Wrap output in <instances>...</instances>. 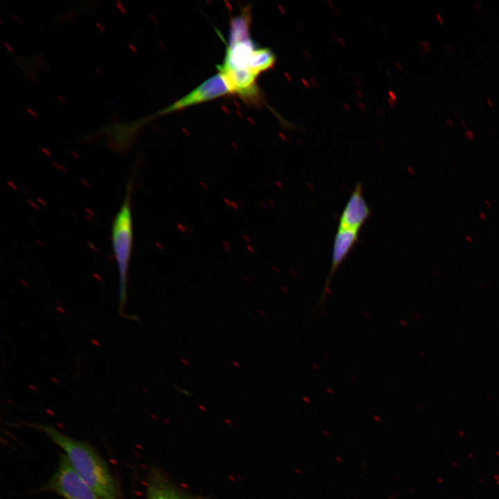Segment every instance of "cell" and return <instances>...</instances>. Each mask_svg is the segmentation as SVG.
I'll return each mask as SVG.
<instances>
[{
  "label": "cell",
  "mask_w": 499,
  "mask_h": 499,
  "mask_svg": "<svg viewBox=\"0 0 499 499\" xmlns=\"http://www.w3.org/2000/svg\"><path fill=\"white\" fill-rule=\"evenodd\" d=\"M446 122L447 125H448L450 128H453V127H454V124H453V121H452V120H451L450 119L446 118Z\"/></svg>",
  "instance_id": "8fae6325"
},
{
  "label": "cell",
  "mask_w": 499,
  "mask_h": 499,
  "mask_svg": "<svg viewBox=\"0 0 499 499\" xmlns=\"http://www.w3.org/2000/svg\"><path fill=\"white\" fill-rule=\"evenodd\" d=\"M465 136H466V137L468 139H474V137H475L474 133H473V131L471 130H467L465 132Z\"/></svg>",
  "instance_id": "9c48e42d"
},
{
  "label": "cell",
  "mask_w": 499,
  "mask_h": 499,
  "mask_svg": "<svg viewBox=\"0 0 499 499\" xmlns=\"http://www.w3.org/2000/svg\"><path fill=\"white\" fill-rule=\"evenodd\" d=\"M488 132H489V134L491 136H493V132H492V131H491V130H489Z\"/></svg>",
  "instance_id": "e0dca14e"
},
{
  "label": "cell",
  "mask_w": 499,
  "mask_h": 499,
  "mask_svg": "<svg viewBox=\"0 0 499 499\" xmlns=\"http://www.w3.org/2000/svg\"><path fill=\"white\" fill-rule=\"evenodd\" d=\"M34 427L62 449L75 471L101 499H118L116 482L106 462L90 444L72 438L49 424Z\"/></svg>",
  "instance_id": "6da1fadb"
},
{
  "label": "cell",
  "mask_w": 499,
  "mask_h": 499,
  "mask_svg": "<svg viewBox=\"0 0 499 499\" xmlns=\"http://www.w3.org/2000/svg\"><path fill=\"white\" fill-rule=\"evenodd\" d=\"M145 499H209L191 494L173 482L161 470L152 468L148 475Z\"/></svg>",
  "instance_id": "ba28073f"
},
{
  "label": "cell",
  "mask_w": 499,
  "mask_h": 499,
  "mask_svg": "<svg viewBox=\"0 0 499 499\" xmlns=\"http://www.w3.org/2000/svg\"><path fill=\"white\" fill-rule=\"evenodd\" d=\"M359 233L360 231H357L338 228L333 243L331 267L322 292L318 299L317 306L321 307L324 306L330 293L333 279L358 241Z\"/></svg>",
  "instance_id": "8992f818"
},
{
  "label": "cell",
  "mask_w": 499,
  "mask_h": 499,
  "mask_svg": "<svg viewBox=\"0 0 499 499\" xmlns=\"http://www.w3.org/2000/svg\"><path fill=\"white\" fill-rule=\"evenodd\" d=\"M42 490L64 499H101L75 471L64 453L60 456L56 470Z\"/></svg>",
  "instance_id": "277c9868"
},
{
  "label": "cell",
  "mask_w": 499,
  "mask_h": 499,
  "mask_svg": "<svg viewBox=\"0 0 499 499\" xmlns=\"http://www.w3.org/2000/svg\"><path fill=\"white\" fill-rule=\"evenodd\" d=\"M473 6H474V8H475V10H476L478 13H480V12H481V8H480L479 4L477 3H473Z\"/></svg>",
  "instance_id": "4fadbf2b"
},
{
  "label": "cell",
  "mask_w": 499,
  "mask_h": 499,
  "mask_svg": "<svg viewBox=\"0 0 499 499\" xmlns=\"http://www.w3.org/2000/svg\"><path fill=\"white\" fill-rule=\"evenodd\" d=\"M272 55L268 48L258 47L250 37V26L236 24L229 28V39L220 71L251 74L258 77L268 71Z\"/></svg>",
  "instance_id": "3957f363"
},
{
  "label": "cell",
  "mask_w": 499,
  "mask_h": 499,
  "mask_svg": "<svg viewBox=\"0 0 499 499\" xmlns=\"http://www.w3.org/2000/svg\"><path fill=\"white\" fill-rule=\"evenodd\" d=\"M446 48L447 51H448L449 53H452L453 52V49H452V47L450 46V44H446Z\"/></svg>",
  "instance_id": "5bb4252c"
},
{
  "label": "cell",
  "mask_w": 499,
  "mask_h": 499,
  "mask_svg": "<svg viewBox=\"0 0 499 499\" xmlns=\"http://www.w3.org/2000/svg\"><path fill=\"white\" fill-rule=\"evenodd\" d=\"M229 94H231L229 87L222 75L218 72L188 94L159 112L157 116L180 111Z\"/></svg>",
  "instance_id": "5b68a950"
},
{
  "label": "cell",
  "mask_w": 499,
  "mask_h": 499,
  "mask_svg": "<svg viewBox=\"0 0 499 499\" xmlns=\"http://www.w3.org/2000/svg\"><path fill=\"white\" fill-rule=\"evenodd\" d=\"M486 101H487V103L488 106H489L490 108H493V107H494V103H493V102L492 101L491 99H490V98H487Z\"/></svg>",
  "instance_id": "30bf717a"
},
{
  "label": "cell",
  "mask_w": 499,
  "mask_h": 499,
  "mask_svg": "<svg viewBox=\"0 0 499 499\" xmlns=\"http://www.w3.org/2000/svg\"><path fill=\"white\" fill-rule=\"evenodd\" d=\"M371 214V209L363 195V186L357 182L340 215L338 229L360 231Z\"/></svg>",
  "instance_id": "52a82bcc"
},
{
  "label": "cell",
  "mask_w": 499,
  "mask_h": 499,
  "mask_svg": "<svg viewBox=\"0 0 499 499\" xmlns=\"http://www.w3.org/2000/svg\"><path fill=\"white\" fill-rule=\"evenodd\" d=\"M460 124H461V125H462L464 128H467V125H466V122H465L464 121L461 120V121H460Z\"/></svg>",
  "instance_id": "9a60e30c"
},
{
  "label": "cell",
  "mask_w": 499,
  "mask_h": 499,
  "mask_svg": "<svg viewBox=\"0 0 499 499\" xmlns=\"http://www.w3.org/2000/svg\"><path fill=\"white\" fill-rule=\"evenodd\" d=\"M134 177L132 173L128 180L122 202L113 220L111 229L112 248L119 274L120 312L123 311L127 301L128 271L134 242L132 213Z\"/></svg>",
  "instance_id": "7a4b0ae2"
},
{
  "label": "cell",
  "mask_w": 499,
  "mask_h": 499,
  "mask_svg": "<svg viewBox=\"0 0 499 499\" xmlns=\"http://www.w3.org/2000/svg\"><path fill=\"white\" fill-rule=\"evenodd\" d=\"M454 114L457 119H460L461 116L459 112L457 110L454 111Z\"/></svg>",
  "instance_id": "2e32d148"
},
{
  "label": "cell",
  "mask_w": 499,
  "mask_h": 499,
  "mask_svg": "<svg viewBox=\"0 0 499 499\" xmlns=\"http://www.w3.org/2000/svg\"><path fill=\"white\" fill-rule=\"evenodd\" d=\"M436 17H437L438 21H439L441 24H444V19H443L441 15L439 13H437V14H436Z\"/></svg>",
  "instance_id": "7c38bea8"
}]
</instances>
